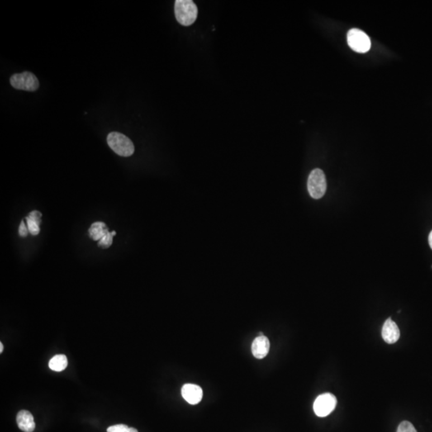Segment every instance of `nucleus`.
I'll return each instance as SVG.
<instances>
[{
    "mask_svg": "<svg viewBox=\"0 0 432 432\" xmlns=\"http://www.w3.org/2000/svg\"><path fill=\"white\" fill-rule=\"evenodd\" d=\"M175 15L178 23L182 26H191L196 22L198 7L192 0H176Z\"/></svg>",
    "mask_w": 432,
    "mask_h": 432,
    "instance_id": "nucleus-1",
    "label": "nucleus"
},
{
    "mask_svg": "<svg viewBox=\"0 0 432 432\" xmlns=\"http://www.w3.org/2000/svg\"><path fill=\"white\" fill-rule=\"evenodd\" d=\"M107 144L112 151L120 156L129 157L135 152V147L131 140L122 133H110L107 135Z\"/></svg>",
    "mask_w": 432,
    "mask_h": 432,
    "instance_id": "nucleus-2",
    "label": "nucleus"
},
{
    "mask_svg": "<svg viewBox=\"0 0 432 432\" xmlns=\"http://www.w3.org/2000/svg\"><path fill=\"white\" fill-rule=\"evenodd\" d=\"M307 190L310 196L319 200L325 195L327 191L326 176L321 169L313 170L307 180Z\"/></svg>",
    "mask_w": 432,
    "mask_h": 432,
    "instance_id": "nucleus-3",
    "label": "nucleus"
},
{
    "mask_svg": "<svg viewBox=\"0 0 432 432\" xmlns=\"http://www.w3.org/2000/svg\"><path fill=\"white\" fill-rule=\"evenodd\" d=\"M348 44L352 50L358 53H366L370 50L372 43L368 35L363 30L353 28L348 31Z\"/></svg>",
    "mask_w": 432,
    "mask_h": 432,
    "instance_id": "nucleus-4",
    "label": "nucleus"
},
{
    "mask_svg": "<svg viewBox=\"0 0 432 432\" xmlns=\"http://www.w3.org/2000/svg\"><path fill=\"white\" fill-rule=\"evenodd\" d=\"M10 82L14 88L23 91H35L39 87L37 77L31 72L13 75L10 78Z\"/></svg>",
    "mask_w": 432,
    "mask_h": 432,
    "instance_id": "nucleus-5",
    "label": "nucleus"
},
{
    "mask_svg": "<svg viewBox=\"0 0 432 432\" xmlns=\"http://www.w3.org/2000/svg\"><path fill=\"white\" fill-rule=\"evenodd\" d=\"M337 400L332 394L325 393L318 396L315 400L313 409L315 415L319 417H326L335 408Z\"/></svg>",
    "mask_w": 432,
    "mask_h": 432,
    "instance_id": "nucleus-6",
    "label": "nucleus"
},
{
    "mask_svg": "<svg viewBox=\"0 0 432 432\" xmlns=\"http://www.w3.org/2000/svg\"><path fill=\"white\" fill-rule=\"evenodd\" d=\"M182 397L187 401L188 404H199L202 400L203 390L200 386L196 384H191V383H187L183 385L182 387Z\"/></svg>",
    "mask_w": 432,
    "mask_h": 432,
    "instance_id": "nucleus-7",
    "label": "nucleus"
},
{
    "mask_svg": "<svg viewBox=\"0 0 432 432\" xmlns=\"http://www.w3.org/2000/svg\"><path fill=\"white\" fill-rule=\"evenodd\" d=\"M382 337L383 340L389 344H393L400 339V329L391 318L387 319L382 326Z\"/></svg>",
    "mask_w": 432,
    "mask_h": 432,
    "instance_id": "nucleus-8",
    "label": "nucleus"
},
{
    "mask_svg": "<svg viewBox=\"0 0 432 432\" xmlns=\"http://www.w3.org/2000/svg\"><path fill=\"white\" fill-rule=\"evenodd\" d=\"M270 349L269 339L267 337L258 336L254 339L252 345V354L258 359L267 356Z\"/></svg>",
    "mask_w": 432,
    "mask_h": 432,
    "instance_id": "nucleus-9",
    "label": "nucleus"
},
{
    "mask_svg": "<svg viewBox=\"0 0 432 432\" xmlns=\"http://www.w3.org/2000/svg\"><path fill=\"white\" fill-rule=\"evenodd\" d=\"M16 421H17L18 427L23 432H32L35 430V420H34L32 414L28 410H20V412L18 413Z\"/></svg>",
    "mask_w": 432,
    "mask_h": 432,
    "instance_id": "nucleus-10",
    "label": "nucleus"
},
{
    "mask_svg": "<svg viewBox=\"0 0 432 432\" xmlns=\"http://www.w3.org/2000/svg\"><path fill=\"white\" fill-rule=\"evenodd\" d=\"M109 232L108 228L102 222H96L91 225L89 229V235L91 239L95 241H100Z\"/></svg>",
    "mask_w": 432,
    "mask_h": 432,
    "instance_id": "nucleus-11",
    "label": "nucleus"
},
{
    "mask_svg": "<svg viewBox=\"0 0 432 432\" xmlns=\"http://www.w3.org/2000/svg\"><path fill=\"white\" fill-rule=\"evenodd\" d=\"M68 358L64 355H57L49 362V367L54 372H62L68 367Z\"/></svg>",
    "mask_w": 432,
    "mask_h": 432,
    "instance_id": "nucleus-12",
    "label": "nucleus"
},
{
    "mask_svg": "<svg viewBox=\"0 0 432 432\" xmlns=\"http://www.w3.org/2000/svg\"><path fill=\"white\" fill-rule=\"evenodd\" d=\"M107 432H138L135 428H129L124 424L111 426L107 428Z\"/></svg>",
    "mask_w": 432,
    "mask_h": 432,
    "instance_id": "nucleus-13",
    "label": "nucleus"
},
{
    "mask_svg": "<svg viewBox=\"0 0 432 432\" xmlns=\"http://www.w3.org/2000/svg\"><path fill=\"white\" fill-rule=\"evenodd\" d=\"M113 236L114 235L112 233H107L102 239H100V241H99V247L103 248V249L110 248L112 243H113Z\"/></svg>",
    "mask_w": 432,
    "mask_h": 432,
    "instance_id": "nucleus-14",
    "label": "nucleus"
},
{
    "mask_svg": "<svg viewBox=\"0 0 432 432\" xmlns=\"http://www.w3.org/2000/svg\"><path fill=\"white\" fill-rule=\"evenodd\" d=\"M26 224H27V228H28L29 232L33 235H37L39 233V225L36 222L33 221L28 217L26 218Z\"/></svg>",
    "mask_w": 432,
    "mask_h": 432,
    "instance_id": "nucleus-15",
    "label": "nucleus"
},
{
    "mask_svg": "<svg viewBox=\"0 0 432 432\" xmlns=\"http://www.w3.org/2000/svg\"><path fill=\"white\" fill-rule=\"evenodd\" d=\"M397 432H417L415 427L408 421H404L398 427Z\"/></svg>",
    "mask_w": 432,
    "mask_h": 432,
    "instance_id": "nucleus-16",
    "label": "nucleus"
},
{
    "mask_svg": "<svg viewBox=\"0 0 432 432\" xmlns=\"http://www.w3.org/2000/svg\"><path fill=\"white\" fill-rule=\"evenodd\" d=\"M27 217L30 220H32L33 221L36 222L39 225H40L41 224V217L42 214L38 211H33L29 214L28 216Z\"/></svg>",
    "mask_w": 432,
    "mask_h": 432,
    "instance_id": "nucleus-17",
    "label": "nucleus"
},
{
    "mask_svg": "<svg viewBox=\"0 0 432 432\" xmlns=\"http://www.w3.org/2000/svg\"><path fill=\"white\" fill-rule=\"evenodd\" d=\"M28 228H26L25 223L24 221L21 222L20 224V229H19V233L20 236L26 237L28 234Z\"/></svg>",
    "mask_w": 432,
    "mask_h": 432,
    "instance_id": "nucleus-18",
    "label": "nucleus"
},
{
    "mask_svg": "<svg viewBox=\"0 0 432 432\" xmlns=\"http://www.w3.org/2000/svg\"><path fill=\"white\" fill-rule=\"evenodd\" d=\"M428 241H429V244H430L431 248L432 249V230L431 231L429 237H428Z\"/></svg>",
    "mask_w": 432,
    "mask_h": 432,
    "instance_id": "nucleus-19",
    "label": "nucleus"
},
{
    "mask_svg": "<svg viewBox=\"0 0 432 432\" xmlns=\"http://www.w3.org/2000/svg\"><path fill=\"white\" fill-rule=\"evenodd\" d=\"M2 351H3V345L2 343H0V353H2Z\"/></svg>",
    "mask_w": 432,
    "mask_h": 432,
    "instance_id": "nucleus-20",
    "label": "nucleus"
}]
</instances>
